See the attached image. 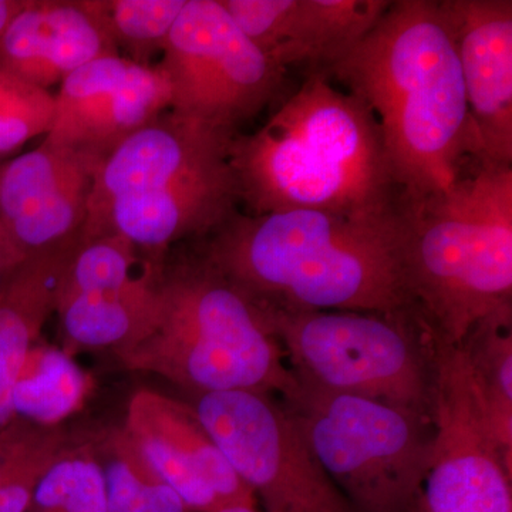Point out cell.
Wrapping results in <instances>:
<instances>
[{
	"label": "cell",
	"mask_w": 512,
	"mask_h": 512,
	"mask_svg": "<svg viewBox=\"0 0 512 512\" xmlns=\"http://www.w3.org/2000/svg\"><path fill=\"white\" fill-rule=\"evenodd\" d=\"M325 73L375 117L404 207L450 190L478 161L453 29L441 0H396Z\"/></svg>",
	"instance_id": "1"
},
{
	"label": "cell",
	"mask_w": 512,
	"mask_h": 512,
	"mask_svg": "<svg viewBox=\"0 0 512 512\" xmlns=\"http://www.w3.org/2000/svg\"><path fill=\"white\" fill-rule=\"evenodd\" d=\"M406 210L235 211L205 259L255 303L285 311L396 313L416 308L404 272Z\"/></svg>",
	"instance_id": "2"
},
{
	"label": "cell",
	"mask_w": 512,
	"mask_h": 512,
	"mask_svg": "<svg viewBox=\"0 0 512 512\" xmlns=\"http://www.w3.org/2000/svg\"><path fill=\"white\" fill-rule=\"evenodd\" d=\"M228 161L247 214L404 208L375 117L322 70L309 73L259 130L235 136Z\"/></svg>",
	"instance_id": "3"
},
{
	"label": "cell",
	"mask_w": 512,
	"mask_h": 512,
	"mask_svg": "<svg viewBox=\"0 0 512 512\" xmlns=\"http://www.w3.org/2000/svg\"><path fill=\"white\" fill-rule=\"evenodd\" d=\"M407 217L404 272L437 338L458 346L512 308V165L478 163Z\"/></svg>",
	"instance_id": "4"
},
{
	"label": "cell",
	"mask_w": 512,
	"mask_h": 512,
	"mask_svg": "<svg viewBox=\"0 0 512 512\" xmlns=\"http://www.w3.org/2000/svg\"><path fill=\"white\" fill-rule=\"evenodd\" d=\"M114 355L192 396L251 390L282 400L298 389L259 306L204 255L161 279L153 325Z\"/></svg>",
	"instance_id": "5"
},
{
	"label": "cell",
	"mask_w": 512,
	"mask_h": 512,
	"mask_svg": "<svg viewBox=\"0 0 512 512\" xmlns=\"http://www.w3.org/2000/svg\"><path fill=\"white\" fill-rule=\"evenodd\" d=\"M258 306L299 382L430 417L434 333L417 306L396 313Z\"/></svg>",
	"instance_id": "6"
},
{
	"label": "cell",
	"mask_w": 512,
	"mask_h": 512,
	"mask_svg": "<svg viewBox=\"0 0 512 512\" xmlns=\"http://www.w3.org/2000/svg\"><path fill=\"white\" fill-rule=\"evenodd\" d=\"M281 402L353 512L416 510L429 471L431 417L299 380Z\"/></svg>",
	"instance_id": "7"
},
{
	"label": "cell",
	"mask_w": 512,
	"mask_h": 512,
	"mask_svg": "<svg viewBox=\"0 0 512 512\" xmlns=\"http://www.w3.org/2000/svg\"><path fill=\"white\" fill-rule=\"evenodd\" d=\"M191 407L266 512H353L285 404L251 390L192 396Z\"/></svg>",
	"instance_id": "8"
},
{
	"label": "cell",
	"mask_w": 512,
	"mask_h": 512,
	"mask_svg": "<svg viewBox=\"0 0 512 512\" xmlns=\"http://www.w3.org/2000/svg\"><path fill=\"white\" fill-rule=\"evenodd\" d=\"M171 109L237 133L274 99L286 70L229 18L220 0H187L158 64Z\"/></svg>",
	"instance_id": "9"
},
{
	"label": "cell",
	"mask_w": 512,
	"mask_h": 512,
	"mask_svg": "<svg viewBox=\"0 0 512 512\" xmlns=\"http://www.w3.org/2000/svg\"><path fill=\"white\" fill-rule=\"evenodd\" d=\"M433 446L414 512H512V460L495 437L460 346L434 335Z\"/></svg>",
	"instance_id": "10"
},
{
	"label": "cell",
	"mask_w": 512,
	"mask_h": 512,
	"mask_svg": "<svg viewBox=\"0 0 512 512\" xmlns=\"http://www.w3.org/2000/svg\"><path fill=\"white\" fill-rule=\"evenodd\" d=\"M46 141L103 160L124 140L173 106L170 82L160 66L121 55L99 57L60 83Z\"/></svg>",
	"instance_id": "11"
},
{
	"label": "cell",
	"mask_w": 512,
	"mask_h": 512,
	"mask_svg": "<svg viewBox=\"0 0 512 512\" xmlns=\"http://www.w3.org/2000/svg\"><path fill=\"white\" fill-rule=\"evenodd\" d=\"M123 427L148 464L192 512L255 507L251 488L229 466L190 403L140 389L128 402Z\"/></svg>",
	"instance_id": "12"
},
{
	"label": "cell",
	"mask_w": 512,
	"mask_h": 512,
	"mask_svg": "<svg viewBox=\"0 0 512 512\" xmlns=\"http://www.w3.org/2000/svg\"><path fill=\"white\" fill-rule=\"evenodd\" d=\"M237 28L282 69L328 70L375 28L390 0H220Z\"/></svg>",
	"instance_id": "13"
},
{
	"label": "cell",
	"mask_w": 512,
	"mask_h": 512,
	"mask_svg": "<svg viewBox=\"0 0 512 512\" xmlns=\"http://www.w3.org/2000/svg\"><path fill=\"white\" fill-rule=\"evenodd\" d=\"M453 29L478 163L512 165V2L441 0Z\"/></svg>",
	"instance_id": "14"
},
{
	"label": "cell",
	"mask_w": 512,
	"mask_h": 512,
	"mask_svg": "<svg viewBox=\"0 0 512 512\" xmlns=\"http://www.w3.org/2000/svg\"><path fill=\"white\" fill-rule=\"evenodd\" d=\"M234 131L170 109L107 154L94 173L83 231L120 198L227 163ZM82 231V232H83Z\"/></svg>",
	"instance_id": "15"
},
{
	"label": "cell",
	"mask_w": 512,
	"mask_h": 512,
	"mask_svg": "<svg viewBox=\"0 0 512 512\" xmlns=\"http://www.w3.org/2000/svg\"><path fill=\"white\" fill-rule=\"evenodd\" d=\"M237 187L229 161L144 194L120 198L82 232V239L117 232L138 249L163 251L192 235L212 234L234 214Z\"/></svg>",
	"instance_id": "16"
},
{
	"label": "cell",
	"mask_w": 512,
	"mask_h": 512,
	"mask_svg": "<svg viewBox=\"0 0 512 512\" xmlns=\"http://www.w3.org/2000/svg\"><path fill=\"white\" fill-rule=\"evenodd\" d=\"M111 55L120 53L90 0H29L0 36V67L45 90Z\"/></svg>",
	"instance_id": "17"
},
{
	"label": "cell",
	"mask_w": 512,
	"mask_h": 512,
	"mask_svg": "<svg viewBox=\"0 0 512 512\" xmlns=\"http://www.w3.org/2000/svg\"><path fill=\"white\" fill-rule=\"evenodd\" d=\"M79 241L22 262L0 288V430L15 420L13 384L43 326L56 313L57 288Z\"/></svg>",
	"instance_id": "18"
},
{
	"label": "cell",
	"mask_w": 512,
	"mask_h": 512,
	"mask_svg": "<svg viewBox=\"0 0 512 512\" xmlns=\"http://www.w3.org/2000/svg\"><path fill=\"white\" fill-rule=\"evenodd\" d=\"M160 281L153 268L110 291L89 293L56 312L62 323L64 352L111 349L113 352L140 338L157 318Z\"/></svg>",
	"instance_id": "19"
},
{
	"label": "cell",
	"mask_w": 512,
	"mask_h": 512,
	"mask_svg": "<svg viewBox=\"0 0 512 512\" xmlns=\"http://www.w3.org/2000/svg\"><path fill=\"white\" fill-rule=\"evenodd\" d=\"M103 473L107 512H192L148 464L124 427L89 439Z\"/></svg>",
	"instance_id": "20"
},
{
	"label": "cell",
	"mask_w": 512,
	"mask_h": 512,
	"mask_svg": "<svg viewBox=\"0 0 512 512\" xmlns=\"http://www.w3.org/2000/svg\"><path fill=\"white\" fill-rule=\"evenodd\" d=\"M89 389V377L69 353L36 343L13 384V414L36 426H59L82 406Z\"/></svg>",
	"instance_id": "21"
},
{
	"label": "cell",
	"mask_w": 512,
	"mask_h": 512,
	"mask_svg": "<svg viewBox=\"0 0 512 512\" xmlns=\"http://www.w3.org/2000/svg\"><path fill=\"white\" fill-rule=\"evenodd\" d=\"M512 308L478 323L461 343L495 437L512 460Z\"/></svg>",
	"instance_id": "22"
},
{
	"label": "cell",
	"mask_w": 512,
	"mask_h": 512,
	"mask_svg": "<svg viewBox=\"0 0 512 512\" xmlns=\"http://www.w3.org/2000/svg\"><path fill=\"white\" fill-rule=\"evenodd\" d=\"M101 158L43 141L0 165V229L8 227Z\"/></svg>",
	"instance_id": "23"
},
{
	"label": "cell",
	"mask_w": 512,
	"mask_h": 512,
	"mask_svg": "<svg viewBox=\"0 0 512 512\" xmlns=\"http://www.w3.org/2000/svg\"><path fill=\"white\" fill-rule=\"evenodd\" d=\"M107 36L131 62L150 66L163 53L187 0H90Z\"/></svg>",
	"instance_id": "24"
},
{
	"label": "cell",
	"mask_w": 512,
	"mask_h": 512,
	"mask_svg": "<svg viewBox=\"0 0 512 512\" xmlns=\"http://www.w3.org/2000/svg\"><path fill=\"white\" fill-rule=\"evenodd\" d=\"M28 512H107L103 473L89 439L73 440L47 468Z\"/></svg>",
	"instance_id": "25"
},
{
	"label": "cell",
	"mask_w": 512,
	"mask_h": 512,
	"mask_svg": "<svg viewBox=\"0 0 512 512\" xmlns=\"http://www.w3.org/2000/svg\"><path fill=\"white\" fill-rule=\"evenodd\" d=\"M137 252L136 245L117 232L80 238L57 288L56 312L80 296L127 284L136 276Z\"/></svg>",
	"instance_id": "26"
},
{
	"label": "cell",
	"mask_w": 512,
	"mask_h": 512,
	"mask_svg": "<svg viewBox=\"0 0 512 512\" xmlns=\"http://www.w3.org/2000/svg\"><path fill=\"white\" fill-rule=\"evenodd\" d=\"M56 101L50 90L0 67V157L15 153L33 138L49 133Z\"/></svg>",
	"instance_id": "27"
},
{
	"label": "cell",
	"mask_w": 512,
	"mask_h": 512,
	"mask_svg": "<svg viewBox=\"0 0 512 512\" xmlns=\"http://www.w3.org/2000/svg\"><path fill=\"white\" fill-rule=\"evenodd\" d=\"M72 441L60 426L43 427L28 460L0 488V512H28L40 478Z\"/></svg>",
	"instance_id": "28"
},
{
	"label": "cell",
	"mask_w": 512,
	"mask_h": 512,
	"mask_svg": "<svg viewBox=\"0 0 512 512\" xmlns=\"http://www.w3.org/2000/svg\"><path fill=\"white\" fill-rule=\"evenodd\" d=\"M28 2L29 0H0V36Z\"/></svg>",
	"instance_id": "29"
},
{
	"label": "cell",
	"mask_w": 512,
	"mask_h": 512,
	"mask_svg": "<svg viewBox=\"0 0 512 512\" xmlns=\"http://www.w3.org/2000/svg\"><path fill=\"white\" fill-rule=\"evenodd\" d=\"M15 262L10 258L8 251L3 247L2 239H0V288L5 284L6 279L12 274L13 269L16 268Z\"/></svg>",
	"instance_id": "30"
},
{
	"label": "cell",
	"mask_w": 512,
	"mask_h": 512,
	"mask_svg": "<svg viewBox=\"0 0 512 512\" xmlns=\"http://www.w3.org/2000/svg\"><path fill=\"white\" fill-rule=\"evenodd\" d=\"M217 512H266L264 510H258V508L251 507V505H232V507L222 508Z\"/></svg>",
	"instance_id": "31"
}]
</instances>
